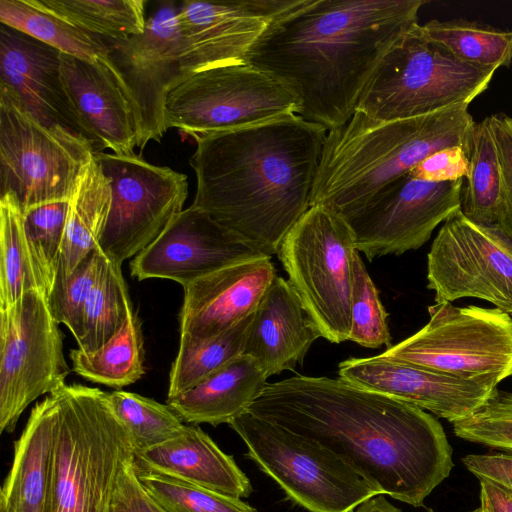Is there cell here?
Masks as SVG:
<instances>
[{
    "instance_id": "obj_11",
    "label": "cell",
    "mask_w": 512,
    "mask_h": 512,
    "mask_svg": "<svg viewBox=\"0 0 512 512\" xmlns=\"http://www.w3.org/2000/svg\"><path fill=\"white\" fill-rule=\"evenodd\" d=\"M295 93L272 74L249 63L195 73L170 90L166 129L195 138L299 114Z\"/></svg>"
},
{
    "instance_id": "obj_24",
    "label": "cell",
    "mask_w": 512,
    "mask_h": 512,
    "mask_svg": "<svg viewBox=\"0 0 512 512\" xmlns=\"http://www.w3.org/2000/svg\"><path fill=\"white\" fill-rule=\"evenodd\" d=\"M134 464L140 471L163 474L232 497H248L253 491L234 458L194 424L167 442L135 452Z\"/></svg>"
},
{
    "instance_id": "obj_14",
    "label": "cell",
    "mask_w": 512,
    "mask_h": 512,
    "mask_svg": "<svg viewBox=\"0 0 512 512\" xmlns=\"http://www.w3.org/2000/svg\"><path fill=\"white\" fill-rule=\"evenodd\" d=\"M427 280L436 303L479 298L512 316V241L459 209L444 221L430 247Z\"/></svg>"
},
{
    "instance_id": "obj_32",
    "label": "cell",
    "mask_w": 512,
    "mask_h": 512,
    "mask_svg": "<svg viewBox=\"0 0 512 512\" xmlns=\"http://www.w3.org/2000/svg\"><path fill=\"white\" fill-rule=\"evenodd\" d=\"M460 211L469 220L495 225L501 195V168L488 117L476 122L470 142Z\"/></svg>"
},
{
    "instance_id": "obj_4",
    "label": "cell",
    "mask_w": 512,
    "mask_h": 512,
    "mask_svg": "<svg viewBox=\"0 0 512 512\" xmlns=\"http://www.w3.org/2000/svg\"><path fill=\"white\" fill-rule=\"evenodd\" d=\"M468 106L387 121L355 111L344 125L327 132L310 207L323 205L344 217L432 153L461 146L469 154L476 122Z\"/></svg>"
},
{
    "instance_id": "obj_6",
    "label": "cell",
    "mask_w": 512,
    "mask_h": 512,
    "mask_svg": "<svg viewBox=\"0 0 512 512\" xmlns=\"http://www.w3.org/2000/svg\"><path fill=\"white\" fill-rule=\"evenodd\" d=\"M496 70L459 60L424 37L418 23L385 54L356 111L387 121L469 105L488 89Z\"/></svg>"
},
{
    "instance_id": "obj_43",
    "label": "cell",
    "mask_w": 512,
    "mask_h": 512,
    "mask_svg": "<svg viewBox=\"0 0 512 512\" xmlns=\"http://www.w3.org/2000/svg\"><path fill=\"white\" fill-rule=\"evenodd\" d=\"M469 168L468 152L461 146L440 149L418 163L408 174L430 182L464 179Z\"/></svg>"
},
{
    "instance_id": "obj_48",
    "label": "cell",
    "mask_w": 512,
    "mask_h": 512,
    "mask_svg": "<svg viewBox=\"0 0 512 512\" xmlns=\"http://www.w3.org/2000/svg\"><path fill=\"white\" fill-rule=\"evenodd\" d=\"M468 512H489L487 510V508H485L484 506L480 505L478 508L474 509V510H471V511H468Z\"/></svg>"
},
{
    "instance_id": "obj_34",
    "label": "cell",
    "mask_w": 512,
    "mask_h": 512,
    "mask_svg": "<svg viewBox=\"0 0 512 512\" xmlns=\"http://www.w3.org/2000/svg\"><path fill=\"white\" fill-rule=\"evenodd\" d=\"M121 264L105 259L99 278L86 302L83 315V336L78 349L92 353L126 324L133 314Z\"/></svg>"
},
{
    "instance_id": "obj_20",
    "label": "cell",
    "mask_w": 512,
    "mask_h": 512,
    "mask_svg": "<svg viewBox=\"0 0 512 512\" xmlns=\"http://www.w3.org/2000/svg\"><path fill=\"white\" fill-rule=\"evenodd\" d=\"M338 375L357 386L415 405L451 423L472 415L494 390L379 354L340 362Z\"/></svg>"
},
{
    "instance_id": "obj_41",
    "label": "cell",
    "mask_w": 512,
    "mask_h": 512,
    "mask_svg": "<svg viewBox=\"0 0 512 512\" xmlns=\"http://www.w3.org/2000/svg\"><path fill=\"white\" fill-rule=\"evenodd\" d=\"M69 200L41 204L23 212L26 234L52 282L64 240Z\"/></svg>"
},
{
    "instance_id": "obj_12",
    "label": "cell",
    "mask_w": 512,
    "mask_h": 512,
    "mask_svg": "<svg viewBox=\"0 0 512 512\" xmlns=\"http://www.w3.org/2000/svg\"><path fill=\"white\" fill-rule=\"evenodd\" d=\"M70 372L46 294L29 291L0 310L1 432H12L24 410L65 385Z\"/></svg>"
},
{
    "instance_id": "obj_40",
    "label": "cell",
    "mask_w": 512,
    "mask_h": 512,
    "mask_svg": "<svg viewBox=\"0 0 512 512\" xmlns=\"http://www.w3.org/2000/svg\"><path fill=\"white\" fill-rule=\"evenodd\" d=\"M452 424L459 438L512 452V393L494 389L477 411Z\"/></svg>"
},
{
    "instance_id": "obj_47",
    "label": "cell",
    "mask_w": 512,
    "mask_h": 512,
    "mask_svg": "<svg viewBox=\"0 0 512 512\" xmlns=\"http://www.w3.org/2000/svg\"><path fill=\"white\" fill-rule=\"evenodd\" d=\"M385 496L383 494L373 496L359 504L351 512H402L400 508L389 502Z\"/></svg>"
},
{
    "instance_id": "obj_18",
    "label": "cell",
    "mask_w": 512,
    "mask_h": 512,
    "mask_svg": "<svg viewBox=\"0 0 512 512\" xmlns=\"http://www.w3.org/2000/svg\"><path fill=\"white\" fill-rule=\"evenodd\" d=\"M265 256L206 212L190 205L133 258L130 270L140 281L169 279L185 287L229 265Z\"/></svg>"
},
{
    "instance_id": "obj_30",
    "label": "cell",
    "mask_w": 512,
    "mask_h": 512,
    "mask_svg": "<svg viewBox=\"0 0 512 512\" xmlns=\"http://www.w3.org/2000/svg\"><path fill=\"white\" fill-rule=\"evenodd\" d=\"M141 322L133 313L124 327L98 350L73 349L69 356L73 371L81 377L109 387L122 388L145 374Z\"/></svg>"
},
{
    "instance_id": "obj_26",
    "label": "cell",
    "mask_w": 512,
    "mask_h": 512,
    "mask_svg": "<svg viewBox=\"0 0 512 512\" xmlns=\"http://www.w3.org/2000/svg\"><path fill=\"white\" fill-rule=\"evenodd\" d=\"M267 379L258 362L242 354L193 388L168 398L167 404L185 423L229 424L248 411Z\"/></svg>"
},
{
    "instance_id": "obj_22",
    "label": "cell",
    "mask_w": 512,
    "mask_h": 512,
    "mask_svg": "<svg viewBox=\"0 0 512 512\" xmlns=\"http://www.w3.org/2000/svg\"><path fill=\"white\" fill-rule=\"evenodd\" d=\"M60 62L59 50L1 24L0 88L43 125L83 136L62 84Z\"/></svg>"
},
{
    "instance_id": "obj_38",
    "label": "cell",
    "mask_w": 512,
    "mask_h": 512,
    "mask_svg": "<svg viewBox=\"0 0 512 512\" xmlns=\"http://www.w3.org/2000/svg\"><path fill=\"white\" fill-rule=\"evenodd\" d=\"M106 257L99 248L89 253L64 279L54 281L47 302L54 319L68 327L76 341L83 336L86 302L99 278Z\"/></svg>"
},
{
    "instance_id": "obj_50",
    "label": "cell",
    "mask_w": 512,
    "mask_h": 512,
    "mask_svg": "<svg viewBox=\"0 0 512 512\" xmlns=\"http://www.w3.org/2000/svg\"><path fill=\"white\" fill-rule=\"evenodd\" d=\"M0 512H2V511H0Z\"/></svg>"
},
{
    "instance_id": "obj_15",
    "label": "cell",
    "mask_w": 512,
    "mask_h": 512,
    "mask_svg": "<svg viewBox=\"0 0 512 512\" xmlns=\"http://www.w3.org/2000/svg\"><path fill=\"white\" fill-rule=\"evenodd\" d=\"M464 179L430 182L406 174L344 216L356 249L369 261L416 250L460 209Z\"/></svg>"
},
{
    "instance_id": "obj_46",
    "label": "cell",
    "mask_w": 512,
    "mask_h": 512,
    "mask_svg": "<svg viewBox=\"0 0 512 512\" xmlns=\"http://www.w3.org/2000/svg\"><path fill=\"white\" fill-rule=\"evenodd\" d=\"M480 505L489 512H512V490L491 480H480Z\"/></svg>"
},
{
    "instance_id": "obj_49",
    "label": "cell",
    "mask_w": 512,
    "mask_h": 512,
    "mask_svg": "<svg viewBox=\"0 0 512 512\" xmlns=\"http://www.w3.org/2000/svg\"><path fill=\"white\" fill-rule=\"evenodd\" d=\"M426 512H434V511H433L432 509H430V508H429V509H427V511H426Z\"/></svg>"
},
{
    "instance_id": "obj_9",
    "label": "cell",
    "mask_w": 512,
    "mask_h": 512,
    "mask_svg": "<svg viewBox=\"0 0 512 512\" xmlns=\"http://www.w3.org/2000/svg\"><path fill=\"white\" fill-rule=\"evenodd\" d=\"M246 456L295 504L310 512H351L379 495L343 459L317 442L246 411L228 424Z\"/></svg>"
},
{
    "instance_id": "obj_2",
    "label": "cell",
    "mask_w": 512,
    "mask_h": 512,
    "mask_svg": "<svg viewBox=\"0 0 512 512\" xmlns=\"http://www.w3.org/2000/svg\"><path fill=\"white\" fill-rule=\"evenodd\" d=\"M424 0H301L251 48L247 63L286 84L299 116L327 132L344 125L393 44Z\"/></svg>"
},
{
    "instance_id": "obj_27",
    "label": "cell",
    "mask_w": 512,
    "mask_h": 512,
    "mask_svg": "<svg viewBox=\"0 0 512 512\" xmlns=\"http://www.w3.org/2000/svg\"><path fill=\"white\" fill-rule=\"evenodd\" d=\"M111 207V182L93 157L69 200L63 244L54 281L69 276L98 248Z\"/></svg>"
},
{
    "instance_id": "obj_16",
    "label": "cell",
    "mask_w": 512,
    "mask_h": 512,
    "mask_svg": "<svg viewBox=\"0 0 512 512\" xmlns=\"http://www.w3.org/2000/svg\"><path fill=\"white\" fill-rule=\"evenodd\" d=\"M300 2L183 1L177 13L181 38V81L207 69L247 63L248 53L267 28Z\"/></svg>"
},
{
    "instance_id": "obj_28",
    "label": "cell",
    "mask_w": 512,
    "mask_h": 512,
    "mask_svg": "<svg viewBox=\"0 0 512 512\" xmlns=\"http://www.w3.org/2000/svg\"><path fill=\"white\" fill-rule=\"evenodd\" d=\"M53 282L48 276L23 222V212L11 194L0 197V310L29 291L46 296Z\"/></svg>"
},
{
    "instance_id": "obj_17",
    "label": "cell",
    "mask_w": 512,
    "mask_h": 512,
    "mask_svg": "<svg viewBox=\"0 0 512 512\" xmlns=\"http://www.w3.org/2000/svg\"><path fill=\"white\" fill-rule=\"evenodd\" d=\"M179 6L165 1L147 18L144 31L123 40H107L109 58L136 101L142 120L143 149L167 131L164 108L168 93L181 82Z\"/></svg>"
},
{
    "instance_id": "obj_5",
    "label": "cell",
    "mask_w": 512,
    "mask_h": 512,
    "mask_svg": "<svg viewBox=\"0 0 512 512\" xmlns=\"http://www.w3.org/2000/svg\"><path fill=\"white\" fill-rule=\"evenodd\" d=\"M56 424L45 512H113L131 437L106 392L81 384L52 392Z\"/></svg>"
},
{
    "instance_id": "obj_1",
    "label": "cell",
    "mask_w": 512,
    "mask_h": 512,
    "mask_svg": "<svg viewBox=\"0 0 512 512\" xmlns=\"http://www.w3.org/2000/svg\"><path fill=\"white\" fill-rule=\"evenodd\" d=\"M252 414L319 443L378 494L421 507L454 466L425 410L342 378L295 375L265 385Z\"/></svg>"
},
{
    "instance_id": "obj_36",
    "label": "cell",
    "mask_w": 512,
    "mask_h": 512,
    "mask_svg": "<svg viewBox=\"0 0 512 512\" xmlns=\"http://www.w3.org/2000/svg\"><path fill=\"white\" fill-rule=\"evenodd\" d=\"M106 398L127 429L135 452L167 442L182 434L187 426L168 404L154 399L122 390L106 392Z\"/></svg>"
},
{
    "instance_id": "obj_29",
    "label": "cell",
    "mask_w": 512,
    "mask_h": 512,
    "mask_svg": "<svg viewBox=\"0 0 512 512\" xmlns=\"http://www.w3.org/2000/svg\"><path fill=\"white\" fill-rule=\"evenodd\" d=\"M0 21L66 55L94 61L109 54L106 39L76 27L35 0H0Z\"/></svg>"
},
{
    "instance_id": "obj_25",
    "label": "cell",
    "mask_w": 512,
    "mask_h": 512,
    "mask_svg": "<svg viewBox=\"0 0 512 512\" xmlns=\"http://www.w3.org/2000/svg\"><path fill=\"white\" fill-rule=\"evenodd\" d=\"M56 424L53 393L38 402L14 443V457L0 492L2 512H45Z\"/></svg>"
},
{
    "instance_id": "obj_21",
    "label": "cell",
    "mask_w": 512,
    "mask_h": 512,
    "mask_svg": "<svg viewBox=\"0 0 512 512\" xmlns=\"http://www.w3.org/2000/svg\"><path fill=\"white\" fill-rule=\"evenodd\" d=\"M277 277L271 257L224 267L183 287L180 342L214 338L253 314Z\"/></svg>"
},
{
    "instance_id": "obj_37",
    "label": "cell",
    "mask_w": 512,
    "mask_h": 512,
    "mask_svg": "<svg viewBox=\"0 0 512 512\" xmlns=\"http://www.w3.org/2000/svg\"><path fill=\"white\" fill-rule=\"evenodd\" d=\"M135 469L143 488L167 512H257L241 498L163 474Z\"/></svg>"
},
{
    "instance_id": "obj_7",
    "label": "cell",
    "mask_w": 512,
    "mask_h": 512,
    "mask_svg": "<svg viewBox=\"0 0 512 512\" xmlns=\"http://www.w3.org/2000/svg\"><path fill=\"white\" fill-rule=\"evenodd\" d=\"M357 251L345 218L315 205L286 234L277 253L304 309L331 343L349 338Z\"/></svg>"
},
{
    "instance_id": "obj_23",
    "label": "cell",
    "mask_w": 512,
    "mask_h": 512,
    "mask_svg": "<svg viewBox=\"0 0 512 512\" xmlns=\"http://www.w3.org/2000/svg\"><path fill=\"white\" fill-rule=\"evenodd\" d=\"M320 337L288 280L277 276L252 314L243 354L254 358L269 378L295 371Z\"/></svg>"
},
{
    "instance_id": "obj_33",
    "label": "cell",
    "mask_w": 512,
    "mask_h": 512,
    "mask_svg": "<svg viewBox=\"0 0 512 512\" xmlns=\"http://www.w3.org/2000/svg\"><path fill=\"white\" fill-rule=\"evenodd\" d=\"M76 27L107 40L141 34L146 26L144 0H35Z\"/></svg>"
},
{
    "instance_id": "obj_13",
    "label": "cell",
    "mask_w": 512,
    "mask_h": 512,
    "mask_svg": "<svg viewBox=\"0 0 512 512\" xmlns=\"http://www.w3.org/2000/svg\"><path fill=\"white\" fill-rule=\"evenodd\" d=\"M111 182V207L98 244L102 254L122 264L152 243L183 210L187 176L147 162L141 154L96 152Z\"/></svg>"
},
{
    "instance_id": "obj_31",
    "label": "cell",
    "mask_w": 512,
    "mask_h": 512,
    "mask_svg": "<svg viewBox=\"0 0 512 512\" xmlns=\"http://www.w3.org/2000/svg\"><path fill=\"white\" fill-rule=\"evenodd\" d=\"M419 30L463 62L494 69L512 63V31L466 19H434L419 24Z\"/></svg>"
},
{
    "instance_id": "obj_3",
    "label": "cell",
    "mask_w": 512,
    "mask_h": 512,
    "mask_svg": "<svg viewBox=\"0 0 512 512\" xmlns=\"http://www.w3.org/2000/svg\"><path fill=\"white\" fill-rule=\"evenodd\" d=\"M327 130L298 114L195 137L191 204L261 253L310 207Z\"/></svg>"
},
{
    "instance_id": "obj_42",
    "label": "cell",
    "mask_w": 512,
    "mask_h": 512,
    "mask_svg": "<svg viewBox=\"0 0 512 512\" xmlns=\"http://www.w3.org/2000/svg\"><path fill=\"white\" fill-rule=\"evenodd\" d=\"M501 168V195L495 227L512 241V118L488 117Z\"/></svg>"
},
{
    "instance_id": "obj_10",
    "label": "cell",
    "mask_w": 512,
    "mask_h": 512,
    "mask_svg": "<svg viewBox=\"0 0 512 512\" xmlns=\"http://www.w3.org/2000/svg\"><path fill=\"white\" fill-rule=\"evenodd\" d=\"M94 154L88 139L43 125L0 88V192L14 196L22 212L70 200Z\"/></svg>"
},
{
    "instance_id": "obj_8",
    "label": "cell",
    "mask_w": 512,
    "mask_h": 512,
    "mask_svg": "<svg viewBox=\"0 0 512 512\" xmlns=\"http://www.w3.org/2000/svg\"><path fill=\"white\" fill-rule=\"evenodd\" d=\"M430 320L380 356L495 389L512 376V317L498 308L428 307Z\"/></svg>"
},
{
    "instance_id": "obj_45",
    "label": "cell",
    "mask_w": 512,
    "mask_h": 512,
    "mask_svg": "<svg viewBox=\"0 0 512 512\" xmlns=\"http://www.w3.org/2000/svg\"><path fill=\"white\" fill-rule=\"evenodd\" d=\"M462 462L479 480H491L512 490V452L469 454Z\"/></svg>"
},
{
    "instance_id": "obj_39",
    "label": "cell",
    "mask_w": 512,
    "mask_h": 512,
    "mask_svg": "<svg viewBox=\"0 0 512 512\" xmlns=\"http://www.w3.org/2000/svg\"><path fill=\"white\" fill-rule=\"evenodd\" d=\"M387 312L362 258L354 255L351 330L348 341L365 348L392 346Z\"/></svg>"
},
{
    "instance_id": "obj_19",
    "label": "cell",
    "mask_w": 512,
    "mask_h": 512,
    "mask_svg": "<svg viewBox=\"0 0 512 512\" xmlns=\"http://www.w3.org/2000/svg\"><path fill=\"white\" fill-rule=\"evenodd\" d=\"M60 74L71 110L95 153L134 154L142 138L141 113L109 54L88 61L61 53Z\"/></svg>"
},
{
    "instance_id": "obj_44",
    "label": "cell",
    "mask_w": 512,
    "mask_h": 512,
    "mask_svg": "<svg viewBox=\"0 0 512 512\" xmlns=\"http://www.w3.org/2000/svg\"><path fill=\"white\" fill-rule=\"evenodd\" d=\"M113 512H167L141 485L134 465V455L123 465L115 494Z\"/></svg>"
},
{
    "instance_id": "obj_35",
    "label": "cell",
    "mask_w": 512,
    "mask_h": 512,
    "mask_svg": "<svg viewBox=\"0 0 512 512\" xmlns=\"http://www.w3.org/2000/svg\"><path fill=\"white\" fill-rule=\"evenodd\" d=\"M251 317L214 338L200 342H180L170 370L168 398L193 388L242 355Z\"/></svg>"
}]
</instances>
